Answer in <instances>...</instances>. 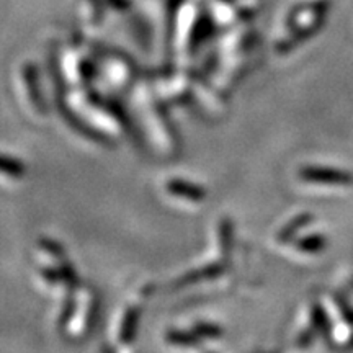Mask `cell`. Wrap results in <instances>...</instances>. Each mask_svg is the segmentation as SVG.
Returning a JSON list of instances; mask_svg holds the SVG:
<instances>
[{
  "label": "cell",
  "instance_id": "obj_1",
  "mask_svg": "<svg viewBox=\"0 0 353 353\" xmlns=\"http://www.w3.org/2000/svg\"><path fill=\"white\" fill-rule=\"evenodd\" d=\"M303 176L314 182L330 183V185H350L352 175L345 172L334 170V169H319V167H309L303 170Z\"/></svg>",
  "mask_w": 353,
  "mask_h": 353
},
{
  "label": "cell",
  "instance_id": "obj_2",
  "mask_svg": "<svg viewBox=\"0 0 353 353\" xmlns=\"http://www.w3.org/2000/svg\"><path fill=\"white\" fill-rule=\"evenodd\" d=\"M169 190L172 192L176 193V195H185L187 198H192V200H201L203 195V190L200 188H195V187H190V185H185L182 182H172L169 185Z\"/></svg>",
  "mask_w": 353,
  "mask_h": 353
},
{
  "label": "cell",
  "instance_id": "obj_3",
  "mask_svg": "<svg viewBox=\"0 0 353 353\" xmlns=\"http://www.w3.org/2000/svg\"><path fill=\"white\" fill-rule=\"evenodd\" d=\"M322 245H324V239H321V237H312V239H307V241L301 242L303 250H309V252H316V250H321Z\"/></svg>",
  "mask_w": 353,
  "mask_h": 353
}]
</instances>
